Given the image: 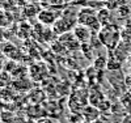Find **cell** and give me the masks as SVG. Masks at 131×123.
<instances>
[{"mask_svg": "<svg viewBox=\"0 0 131 123\" xmlns=\"http://www.w3.org/2000/svg\"><path fill=\"white\" fill-rule=\"evenodd\" d=\"M78 24L89 28L92 31L100 30L102 28L100 20L97 17V12L92 8H81L78 12Z\"/></svg>", "mask_w": 131, "mask_h": 123, "instance_id": "6da1fadb", "label": "cell"}, {"mask_svg": "<svg viewBox=\"0 0 131 123\" xmlns=\"http://www.w3.org/2000/svg\"><path fill=\"white\" fill-rule=\"evenodd\" d=\"M98 38H100L101 43L105 44L109 50H113L117 47V43L119 41V31L115 25H105L100 30Z\"/></svg>", "mask_w": 131, "mask_h": 123, "instance_id": "7a4b0ae2", "label": "cell"}, {"mask_svg": "<svg viewBox=\"0 0 131 123\" xmlns=\"http://www.w3.org/2000/svg\"><path fill=\"white\" fill-rule=\"evenodd\" d=\"M78 18H71L67 16H62L58 17V20L55 21V24L52 25L54 31L58 33V34H66L67 31H70L71 29H75Z\"/></svg>", "mask_w": 131, "mask_h": 123, "instance_id": "3957f363", "label": "cell"}, {"mask_svg": "<svg viewBox=\"0 0 131 123\" xmlns=\"http://www.w3.org/2000/svg\"><path fill=\"white\" fill-rule=\"evenodd\" d=\"M38 17V21L41 22L42 25H54L55 24V21L58 20L57 15L52 12L50 9H43L41 12L37 15Z\"/></svg>", "mask_w": 131, "mask_h": 123, "instance_id": "277c9868", "label": "cell"}, {"mask_svg": "<svg viewBox=\"0 0 131 123\" xmlns=\"http://www.w3.org/2000/svg\"><path fill=\"white\" fill-rule=\"evenodd\" d=\"M91 29L86 28V26H83V25H76L75 29H73V36L78 38L79 42L81 43H85V42H89L91 39Z\"/></svg>", "mask_w": 131, "mask_h": 123, "instance_id": "5b68a950", "label": "cell"}, {"mask_svg": "<svg viewBox=\"0 0 131 123\" xmlns=\"http://www.w3.org/2000/svg\"><path fill=\"white\" fill-rule=\"evenodd\" d=\"M83 117L89 123H93L94 120H97L98 118H100V111H98V109H96L94 106L89 105L83 110Z\"/></svg>", "mask_w": 131, "mask_h": 123, "instance_id": "8992f818", "label": "cell"}, {"mask_svg": "<svg viewBox=\"0 0 131 123\" xmlns=\"http://www.w3.org/2000/svg\"><path fill=\"white\" fill-rule=\"evenodd\" d=\"M97 17H98V20H100V22H101V25H102V26L109 25L107 18L110 17V13H109V9H106V8L100 9V10L97 12Z\"/></svg>", "mask_w": 131, "mask_h": 123, "instance_id": "52a82bcc", "label": "cell"}, {"mask_svg": "<svg viewBox=\"0 0 131 123\" xmlns=\"http://www.w3.org/2000/svg\"><path fill=\"white\" fill-rule=\"evenodd\" d=\"M130 7H127V5H121L118 8V13H119V16H122V17H126V16H128L130 15Z\"/></svg>", "mask_w": 131, "mask_h": 123, "instance_id": "ba28073f", "label": "cell"}, {"mask_svg": "<svg viewBox=\"0 0 131 123\" xmlns=\"http://www.w3.org/2000/svg\"><path fill=\"white\" fill-rule=\"evenodd\" d=\"M93 123H112L110 120H109L107 118H105V117H100L97 120H94Z\"/></svg>", "mask_w": 131, "mask_h": 123, "instance_id": "9c48e42d", "label": "cell"}, {"mask_svg": "<svg viewBox=\"0 0 131 123\" xmlns=\"http://www.w3.org/2000/svg\"><path fill=\"white\" fill-rule=\"evenodd\" d=\"M38 123H54V122L51 119H49V118H43V119L38 120Z\"/></svg>", "mask_w": 131, "mask_h": 123, "instance_id": "30bf717a", "label": "cell"}, {"mask_svg": "<svg viewBox=\"0 0 131 123\" xmlns=\"http://www.w3.org/2000/svg\"><path fill=\"white\" fill-rule=\"evenodd\" d=\"M122 123H131V115H127L125 119H123V122Z\"/></svg>", "mask_w": 131, "mask_h": 123, "instance_id": "8fae6325", "label": "cell"}, {"mask_svg": "<svg viewBox=\"0 0 131 123\" xmlns=\"http://www.w3.org/2000/svg\"><path fill=\"white\" fill-rule=\"evenodd\" d=\"M7 4V0H0V9H3Z\"/></svg>", "mask_w": 131, "mask_h": 123, "instance_id": "7c38bea8", "label": "cell"}]
</instances>
